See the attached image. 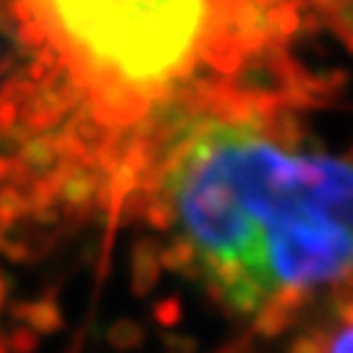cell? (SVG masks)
Masks as SVG:
<instances>
[{
	"label": "cell",
	"instance_id": "obj_1",
	"mask_svg": "<svg viewBox=\"0 0 353 353\" xmlns=\"http://www.w3.org/2000/svg\"><path fill=\"white\" fill-rule=\"evenodd\" d=\"M178 131L157 160V204L230 314L278 335L316 293L353 290V157L293 147L272 115Z\"/></svg>",
	"mask_w": 353,
	"mask_h": 353
},
{
	"label": "cell",
	"instance_id": "obj_2",
	"mask_svg": "<svg viewBox=\"0 0 353 353\" xmlns=\"http://www.w3.org/2000/svg\"><path fill=\"white\" fill-rule=\"evenodd\" d=\"M3 8L39 68L34 89L0 92L39 137L71 105L113 137L170 123L183 105L265 113L236 79L301 24V0H0Z\"/></svg>",
	"mask_w": 353,
	"mask_h": 353
},
{
	"label": "cell",
	"instance_id": "obj_3",
	"mask_svg": "<svg viewBox=\"0 0 353 353\" xmlns=\"http://www.w3.org/2000/svg\"><path fill=\"white\" fill-rule=\"evenodd\" d=\"M16 314L24 316L26 327L37 335H52L63 327V314H61V306L52 301V299H42V301L24 303L16 309Z\"/></svg>",
	"mask_w": 353,
	"mask_h": 353
},
{
	"label": "cell",
	"instance_id": "obj_4",
	"mask_svg": "<svg viewBox=\"0 0 353 353\" xmlns=\"http://www.w3.org/2000/svg\"><path fill=\"white\" fill-rule=\"evenodd\" d=\"M160 270H163L160 252H154L152 246H150V254L144 252V249H139L137 259H134V288L139 290V293H147L150 288H154Z\"/></svg>",
	"mask_w": 353,
	"mask_h": 353
},
{
	"label": "cell",
	"instance_id": "obj_5",
	"mask_svg": "<svg viewBox=\"0 0 353 353\" xmlns=\"http://www.w3.org/2000/svg\"><path fill=\"white\" fill-rule=\"evenodd\" d=\"M29 214L26 210V194L19 183H8L0 189V228L11 225L19 217Z\"/></svg>",
	"mask_w": 353,
	"mask_h": 353
},
{
	"label": "cell",
	"instance_id": "obj_6",
	"mask_svg": "<svg viewBox=\"0 0 353 353\" xmlns=\"http://www.w3.org/2000/svg\"><path fill=\"white\" fill-rule=\"evenodd\" d=\"M108 341L118 351H134L144 341V332L134 322H115L113 327H110V332H108Z\"/></svg>",
	"mask_w": 353,
	"mask_h": 353
},
{
	"label": "cell",
	"instance_id": "obj_7",
	"mask_svg": "<svg viewBox=\"0 0 353 353\" xmlns=\"http://www.w3.org/2000/svg\"><path fill=\"white\" fill-rule=\"evenodd\" d=\"M13 353H34L37 351V332H32L29 327H16L8 335V343H6Z\"/></svg>",
	"mask_w": 353,
	"mask_h": 353
},
{
	"label": "cell",
	"instance_id": "obj_8",
	"mask_svg": "<svg viewBox=\"0 0 353 353\" xmlns=\"http://www.w3.org/2000/svg\"><path fill=\"white\" fill-rule=\"evenodd\" d=\"M181 303L176 299H168V301H160L154 306V319L163 325V327H176L181 322Z\"/></svg>",
	"mask_w": 353,
	"mask_h": 353
},
{
	"label": "cell",
	"instance_id": "obj_9",
	"mask_svg": "<svg viewBox=\"0 0 353 353\" xmlns=\"http://www.w3.org/2000/svg\"><path fill=\"white\" fill-rule=\"evenodd\" d=\"M327 345H330V341L319 338V335H306V338L293 341L288 353H327Z\"/></svg>",
	"mask_w": 353,
	"mask_h": 353
},
{
	"label": "cell",
	"instance_id": "obj_10",
	"mask_svg": "<svg viewBox=\"0 0 353 353\" xmlns=\"http://www.w3.org/2000/svg\"><path fill=\"white\" fill-rule=\"evenodd\" d=\"M327 353H353V322H343V330L330 341Z\"/></svg>",
	"mask_w": 353,
	"mask_h": 353
},
{
	"label": "cell",
	"instance_id": "obj_11",
	"mask_svg": "<svg viewBox=\"0 0 353 353\" xmlns=\"http://www.w3.org/2000/svg\"><path fill=\"white\" fill-rule=\"evenodd\" d=\"M8 170H11V165H8L6 160H3V157H0V178L8 176Z\"/></svg>",
	"mask_w": 353,
	"mask_h": 353
},
{
	"label": "cell",
	"instance_id": "obj_12",
	"mask_svg": "<svg viewBox=\"0 0 353 353\" xmlns=\"http://www.w3.org/2000/svg\"><path fill=\"white\" fill-rule=\"evenodd\" d=\"M3 296H6V285H3V278H0V309H3V301H6Z\"/></svg>",
	"mask_w": 353,
	"mask_h": 353
},
{
	"label": "cell",
	"instance_id": "obj_13",
	"mask_svg": "<svg viewBox=\"0 0 353 353\" xmlns=\"http://www.w3.org/2000/svg\"><path fill=\"white\" fill-rule=\"evenodd\" d=\"M0 252H6V236H3V228H0Z\"/></svg>",
	"mask_w": 353,
	"mask_h": 353
},
{
	"label": "cell",
	"instance_id": "obj_14",
	"mask_svg": "<svg viewBox=\"0 0 353 353\" xmlns=\"http://www.w3.org/2000/svg\"><path fill=\"white\" fill-rule=\"evenodd\" d=\"M0 353H8V345H6L3 341H0Z\"/></svg>",
	"mask_w": 353,
	"mask_h": 353
}]
</instances>
